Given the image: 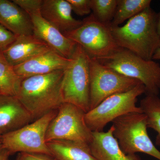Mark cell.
<instances>
[{
  "label": "cell",
  "mask_w": 160,
  "mask_h": 160,
  "mask_svg": "<svg viewBox=\"0 0 160 160\" xmlns=\"http://www.w3.org/2000/svg\"><path fill=\"white\" fill-rule=\"evenodd\" d=\"M158 17V13L150 7L130 18L122 26H110L116 42L120 48L144 59L152 60L160 47Z\"/></svg>",
  "instance_id": "6da1fadb"
},
{
  "label": "cell",
  "mask_w": 160,
  "mask_h": 160,
  "mask_svg": "<svg viewBox=\"0 0 160 160\" xmlns=\"http://www.w3.org/2000/svg\"><path fill=\"white\" fill-rule=\"evenodd\" d=\"M64 70L22 80L17 98L33 121L58 109L64 103L62 86Z\"/></svg>",
  "instance_id": "7a4b0ae2"
},
{
  "label": "cell",
  "mask_w": 160,
  "mask_h": 160,
  "mask_svg": "<svg viewBox=\"0 0 160 160\" xmlns=\"http://www.w3.org/2000/svg\"><path fill=\"white\" fill-rule=\"evenodd\" d=\"M113 135L125 154L142 152L160 160V151L154 146L147 132L144 113L131 112L112 121Z\"/></svg>",
  "instance_id": "3957f363"
},
{
  "label": "cell",
  "mask_w": 160,
  "mask_h": 160,
  "mask_svg": "<svg viewBox=\"0 0 160 160\" xmlns=\"http://www.w3.org/2000/svg\"><path fill=\"white\" fill-rule=\"evenodd\" d=\"M89 56L77 45L72 62L64 70L62 86L64 103L78 106L85 112L90 110V73Z\"/></svg>",
  "instance_id": "277c9868"
},
{
  "label": "cell",
  "mask_w": 160,
  "mask_h": 160,
  "mask_svg": "<svg viewBox=\"0 0 160 160\" xmlns=\"http://www.w3.org/2000/svg\"><path fill=\"white\" fill-rule=\"evenodd\" d=\"M63 34L80 45L89 57L99 61L121 49L113 37L110 25L100 22L92 13L82 20L79 27Z\"/></svg>",
  "instance_id": "5b68a950"
},
{
  "label": "cell",
  "mask_w": 160,
  "mask_h": 160,
  "mask_svg": "<svg viewBox=\"0 0 160 160\" xmlns=\"http://www.w3.org/2000/svg\"><path fill=\"white\" fill-rule=\"evenodd\" d=\"M99 62L125 76L138 80L145 86L146 95H158L159 93L160 66L153 60L144 59L121 48Z\"/></svg>",
  "instance_id": "8992f818"
},
{
  "label": "cell",
  "mask_w": 160,
  "mask_h": 160,
  "mask_svg": "<svg viewBox=\"0 0 160 160\" xmlns=\"http://www.w3.org/2000/svg\"><path fill=\"white\" fill-rule=\"evenodd\" d=\"M145 93V86L140 83L129 91L109 97L85 113L86 125L92 132H100L108 123L122 116L131 112L143 113L136 103L138 98Z\"/></svg>",
  "instance_id": "52a82bcc"
},
{
  "label": "cell",
  "mask_w": 160,
  "mask_h": 160,
  "mask_svg": "<svg viewBox=\"0 0 160 160\" xmlns=\"http://www.w3.org/2000/svg\"><path fill=\"white\" fill-rule=\"evenodd\" d=\"M58 110L51 112L17 130L0 137L3 149H6L11 155L18 152L52 156L46 141V132Z\"/></svg>",
  "instance_id": "ba28073f"
},
{
  "label": "cell",
  "mask_w": 160,
  "mask_h": 160,
  "mask_svg": "<svg viewBox=\"0 0 160 160\" xmlns=\"http://www.w3.org/2000/svg\"><path fill=\"white\" fill-rule=\"evenodd\" d=\"M89 62L90 110L109 97L129 91L142 83L138 80L127 77L109 68L96 59L89 57Z\"/></svg>",
  "instance_id": "9c48e42d"
},
{
  "label": "cell",
  "mask_w": 160,
  "mask_h": 160,
  "mask_svg": "<svg viewBox=\"0 0 160 160\" xmlns=\"http://www.w3.org/2000/svg\"><path fill=\"white\" fill-rule=\"evenodd\" d=\"M86 112L78 106L63 103L47 129L46 142L53 140L80 141L90 144L92 132L85 120Z\"/></svg>",
  "instance_id": "30bf717a"
},
{
  "label": "cell",
  "mask_w": 160,
  "mask_h": 160,
  "mask_svg": "<svg viewBox=\"0 0 160 160\" xmlns=\"http://www.w3.org/2000/svg\"><path fill=\"white\" fill-rule=\"evenodd\" d=\"M33 27V34L60 55L70 58L77 44L66 37L56 27L45 19L40 10L29 13Z\"/></svg>",
  "instance_id": "8fae6325"
},
{
  "label": "cell",
  "mask_w": 160,
  "mask_h": 160,
  "mask_svg": "<svg viewBox=\"0 0 160 160\" xmlns=\"http://www.w3.org/2000/svg\"><path fill=\"white\" fill-rule=\"evenodd\" d=\"M71 62V58H67L51 49L13 67L17 74L22 80L34 76L49 74L58 70H65Z\"/></svg>",
  "instance_id": "7c38bea8"
},
{
  "label": "cell",
  "mask_w": 160,
  "mask_h": 160,
  "mask_svg": "<svg viewBox=\"0 0 160 160\" xmlns=\"http://www.w3.org/2000/svg\"><path fill=\"white\" fill-rule=\"evenodd\" d=\"M32 122L31 115L17 98L0 95V137Z\"/></svg>",
  "instance_id": "4fadbf2b"
},
{
  "label": "cell",
  "mask_w": 160,
  "mask_h": 160,
  "mask_svg": "<svg viewBox=\"0 0 160 160\" xmlns=\"http://www.w3.org/2000/svg\"><path fill=\"white\" fill-rule=\"evenodd\" d=\"M51 49L46 43L32 34L17 36L2 53L9 64L15 66Z\"/></svg>",
  "instance_id": "5bb4252c"
},
{
  "label": "cell",
  "mask_w": 160,
  "mask_h": 160,
  "mask_svg": "<svg viewBox=\"0 0 160 160\" xmlns=\"http://www.w3.org/2000/svg\"><path fill=\"white\" fill-rule=\"evenodd\" d=\"M72 9L67 0H43L41 15L62 33L79 27L82 21L74 18Z\"/></svg>",
  "instance_id": "9a60e30c"
},
{
  "label": "cell",
  "mask_w": 160,
  "mask_h": 160,
  "mask_svg": "<svg viewBox=\"0 0 160 160\" xmlns=\"http://www.w3.org/2000/svg\"><path fill=\"white\" fill-rule=\"evenodd\" d=\"M113 128L106 132H92L89 144L92 155L97 160H142L136 154H125L120 148L118 140L113 135Z\"/></svg>",
  "instance_id": "2e32d148"
},
{
  "label": "cell",
  "mask_w": 160,
  "mask_h": 160,
  "mask_svg": "<svg viewBox=\"0 0 160 160\" xmlns=\"http://www.w3.org/2000/svg\"><path fill=\"white\" fill-rule=\"evenodd\" d=\"M0 24L17 36L33 34L29 14L12 1L0 0Z\"/></svg>",
  "instance_id": "e0dca14e"
},
{
  "label": "cell",
  "mask_w": 160,
  "mask_h": 160,
  "mask_svg": "<svg viewBox=\"0 0 160 160\" xmlns=\"http://www.w3.org/2000/svg\"><path fill=\"white\" fill-rule=\"evenodd\" d=\"M47 144L56 160H97L92 155L89 144L84 142L53 140Z\"/></svg>",
  "instance_id": "ac0fdd59"
},
{
  "label": "cell",
  "mask_w": 160,
  "mask_h": 160,
  "mask_svg": "<svg viewBox=\"0 0 160 160\" xmlns=\"http://www.w3.org/2000/svg\"><path fill=\"white\" fill-rule=\"evenodd\" d=\"M22 80L0 52V95L17 97Z\"/></svg>",
  "instance_id": "d6986e66"
},
{
  "label": "cell",
  "mask_w": 160,
  "mask_h": 160,
  "mask_svg": "<svg viewBox=\"0 0 160 160\" xmlns=\"http://www.w3.org/2000/svg\"><path fill=\"white\" fill-rule=\"evenodd\" d=\"M151 2V0H118L116 10L110 26H119L126 20L150 7Z\"/></svg>",
  "instance_id": "ffe728a7"
},
{
  "label": "cell",
  "mask_w": 160,
  "mask_h": 160,
  "mask_svg": "<svg viewBox=\"0 0 160 160\" xmlns=\"http://www.w3.org/2000/svg\"><path fill=\"white\" fill-rule=\"evenodd\" d=\"M140 107L146 115L148 128L155 130L160 138V98L156 95H146L141 100Z\"/></svg>",
  "instance_id": "44dd1931"
},
{
  "label": "cell",
  "mask_w": 160,
  "mask_h": 160,
  "mask_svg": "<svg viewBox=\"0 0 160 160\" xmlns=\"http://www.w3.org/2000/svg\"><path fill=\"white\" fill-rule=\"evenodd\" d=\"M118 0H90L92 14L100 22L109 25L116 10Z\"/></svg>",
  "instance_id": "7402d4cb"
},
{
  "label": "cell",
  "mask_w": 160,
  "mask_h": 160,
  "mask_svg": "<svg viewBox=\"0 0 160 160\" xmlns=\"http://www.w3.org/2000/svg\"><path fill=\"white\" fill-rule=\"evenodd\" d=\"M72 11L78 15L83 16L90 14L91 12L90 0H67Z\"/></svg>",
  "instance_id": "603a6c76"
},
{
  "label": "cell",
  "mask_w": 160,
  "mask_h": 160,
  "mask_svg": "<svg viewBox=\"0 0 160 160\" xmlns=\"http://www.w3.org/2000/svg\"><path fill=\"white\" fill-rule=\"evenodd\" d=\"M17 36L0 24V52L6 50L14 42Z\"/></svg>",
  "instance_id": "cb8c5ba5"
},
{
  "label": "cell",
  "mask_w": 160,
  "mask_h": 160,
  "mask_svg": "<svg viewBox=\"0 0 160 160\" xmlns=\"http://www.w3.org/2000/svg\"><path fill=\"white\" fill-rule=\"evenodd\" d=\"M12 1L29 14L41 10L43 0H13Z\"/></svg>",
  "instance_id": "d4e9b609"
},
{
  "label": "cell",
  "mask_w": 160,
  "mask_h": 160,
  "mask_svg": "<svg viewBox=\"0 0 160 160\" xmlns=\"http://www.w3.org/2000/svg\"><path fill=\"white\" fill-rule=\"evenodd\" d=\"M22 160H56L52 156L40 153H21Z\"/></svg>",
  "instance_id": "484cf974"
},
{
  "label": "cell",
  "mask_w": 160,
  "mask_h": 160,
  "mask_svg": "<svg viewBox=\"0 0 160 160\" xmlns=\"http://www.w3.org/2000/svg\"><path fill=\"white\" fill-rule=\"evenodd\" d=\"M10 155L9 152L6 149H3L0 151V160H9Z\"/></svg>",
  "instance_id": "4316f807"
},
{
  "label": "cell",
  "mask_w": 160,
  "mask_h": 160,
  "mask_svg": "<svg viewBox=\"0 0 160 160\" xmlns=\"http://www.w3.org/2000/svg\"><path fill=\"white\" fill-rule=\"evenodd\" d=\"M160 60V47L154 53L152 57V60Z\"/></svg>",
  "instance_id": "83f0119b"
},
{
  "label": "cell",
  "mask_w": 160,
  "mask_h": 160,
  "mask_svg": "<svg viewBox=\"0 0 160 160\" xmlns=\"http://www.w3.org/2000/svg\"><path fill=\"white\" fill-rule=\"evenodd\" d=\"M157 29L158 33L160 36V13H158V17Z\"/></svg>",
  "instance_id": "f1b7e54d"
},
{
  "label": "cell",
  "mask_w": 160,
  "mask_h": 160,
  "mask_svg": "<svg viewBox=\"0 0 160 160\" xmlns=\"http://www.w3.org/2000/svg\"><path fill=\"white\" fill-rule=\"evenodd\" d=\"M14 160H22V155L21 153H18L17 156Z\"/></svg>",
  "instance_id": "f546056e"
},
{
  "label": "cell",
  "mask_w": 160,
  "mask_h": 160,
  "mask_svg": "<svg viewBox=\"0 0 160 160\" xmlns=\"http://www.w3.org/2000/svg\"><path fill=\"white\" fill-rule=\"evenodd\" d=\"M3 149L2 146V144H1V142H0V151Z\"/></svg>",
  "instance_id": "4dcf8cb0"
}]
</instances>
